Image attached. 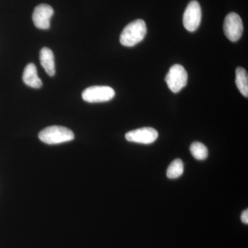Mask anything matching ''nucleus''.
<instances>
[{
    "instance_id": "nucleus-14",
    "label": "nucleus",
    "mask_w": 248,
    "mask_h": 248,
    "mask_svg": "<svg viewBox=\"0 0 248 248\" xmlns=\"http://www.w3.org/2000/svg\"><path fill=\"white\" fill-rule=\"evenodd\" d=\"M241 221L245 224H248V210H246L241 214Z\"/></svg>"
},
{
    "instance_id": "nucleus-5",
    "label": "nucleus",
    "mask_w": 248,
    "mask_h": 248,
    "mask_svg": "<svg viewBox=\"0 0 248 248\" xmlns=\"http://www.w3.org/2000/svg\"><path fill=\"white\" fill-rule=\"evenodd\" d=\"M202 12L200 3L196 0H192L184 12L183 17V24L186 30L194 32L200 27L202 22Z\"/></svg>"
},
{
    "instance_id": "nucleus-1",
    "label": "nucleus",
    "mask_w": 248,
    "mask_h": 248,
    "mask_svg": "<svg viewBox=\"0 0 248 248\" xmlns=\"http://www.w3.org/2000/svg\"><path fill=\"white\" fill-rule=\"evenodd\" d=\"M146 33V23L143 19H137L124 28L121 33L120 43L124 46H134L144 39Z\"/></svg>"
},
{
    "instance_id": "nucleus-11",
    "label": "nucleus",
    "mask_w": 248,
    "mask_h": 248,
    "mask_svg": "<svg viewBox=\"0 0 248 248\" xmlns=\"http://www.w3.org/2000/svg\"><path fill=\"white\" fill-rule=\"evenodd\" d=\"M236 85L240 93L248 97V73L244 68L238 67L236 70Z\"/></svg>"
},
{
    "instance_id": "nucleus-7",
    "label": "nucleus",
    "mask_w": 248,
    "mask_h": 248,
    "mask_svg": "<svg viewBox=\"0 0 248 248\" xmlns=\"http://www.w3.org/2000/svg\"><path fill=\"white\" fill-rule=\"evenodd\" d=\"M159 137V134L155 129L151 127L136 129L125 134L127 141L142 144H151L154 143Z\"/></svg>"
},
{
    "instance_id": "nucleus-3",
    "label": "nucleus",
    "mask_w": 248,
    "mask_h": 248,
    "mask_svg": "<svg viewBox=\"0 0 248 248\" xmlns=\"http://www.w3.org/2000/svg\"><path fill=\"white\" fill-rule=\"evenodd\" d=\"M187 73L182 65H173L166 75V84L172 93H177L187 85Z\"/></svg>"
},
{
    "instance_id": "nucleus-9",
    "label": "nucleus",
    "mask_w": 248,
    "mask_h": 248,
    "mask_svg": "<svg viewBox=\"0 0 248 248\" xmlns=\"http://www.w3.org/2000/svg\"><path fill=\"white\" fill-rule=\"evenodd\" d=\"M22 79L24 84L31 88L40 89L42 87V80L39 78L37 68L34 63H29L24 68Z\"/></svg>"
},
{
    "instance_id": "nucleus-8",
    "label": "nucleus",
    "mask_w": 248,
    "mask_h": 248,
    "mask_svg": "<svg viewBox=\"0 0 248 248\" xmlns=\"http://www.w3.org/2000/svg\"><path fill=\"white\" fill-rule=\"evenodd\" d=\"M53 14V8L48 4H40L36 6L32 14V21L35 27L42 30L48 29Z\"/></svg>"
},
{
    "instance_id": "nucleus-10",
    "label": "nucleus",
    "mask_w": 248,
    "mask_h": 248,
    "mask_svg": "<svg viewBox=\"0 0 248 248\" xmlns=\"http://www.w3.org/2000/svg\"><path fill=\"white\" fill-rule=\"evenodd\" d=\"M40 63L49 76L55 75V57L53 51L48 48H43L40 50Z\"/></svg>"
},
{
    "instance_id": "nucleus-12",
    "label": "nucleus",
    "mask_w": 248,
    "mask_h": 248,
    "mask_svg": "<svg viewBox=\"0 0 248 248\" xmlns=\"http://www.w3.org/2000/svg\"><path fill=\"white\" fill-rule=\"evenodd\" d=\"M184 170V165L182 160L177 159L174 160L170 164L169 167L168 168L167 175L168 178L169 179H177L182 175Z\"/></svg>"
},
{
    "instance_id": "nucleus-2",
    "label": "nucleus",
    "mask_w": 248,
    "mask_h": 248,
    "mask_svg": "<svg viewBox=\"0 0 248 248\" xmlns=\"http://www.w3.org/2000/svg\"><path fill=\"white\" fill-rule=\"evenodd\" d=\"M75 135L70 129L59 125L47 127L39 133V139L49 145L60 144L74 140Z\"/></svg>"
},
{
    "instance_id": "nucleus-6",
    "label": "nucleus",
    "mask_w": 248,
    "mask_h": 248,
    "mask_svg": "<svg viewBox=\"0 0 248 248\" xmlns=\"http://www.w3.org/2000/svg\"><path fill=\"white\" fill-rule=\"evenodd\" d=\"M223 31L227 38L232 42H237L244 32L242 19L236 13H231L225 18Z\"/></svg>"
},
{
    "instance_id": "nucleus-13",
    "label": "nucleus",
    "mask_w": 248,
    "mask_h": 248,
    "mask_svg": "<svg viewBox=\"0 0 248 248\" xmlns=\"http://www.w3.org/2000/svg\"><path fill=\"white\" fill-rule=\"evenodd\" d=\"M190 151L196 159L205 160L208 157V148L200 142L196 141L192 143L190 146Z\"/></svg>"
},
{
    "instance_id": "nucleus-4",
    "label": "nucleus",
    "mask_w": 248,
    "mask_h": 248,
    "mask_svg": "<svg viewBox=\"0 0 248 248\" xmlns=\"http://www.w3.org/2000/svg\"><path fill=\"white\" fill-rule=\"evenodd\" d=\"M115 92L113 89L107 86H91L84 90L82 98L89 103L107 102L113 99Z\"/></svg>"
}]
</instances>
